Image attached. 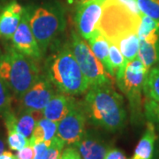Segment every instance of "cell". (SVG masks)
<instances>
[{
  "label": "cell",
  "instance_id": "31",
  "mask_svg": "<svg viewBox=\"0 0 159 159\" xmlns=\"http://www.w3.org/2000/svg\"><path fill=\"white\" fill-rule=\"evenodd\" d=\"M60 159H81L79 151L76 148L69 147L63 150Z\"/></svg>",
  "mask_w": 159,
  "mask_h": 159
},
{
  "label": "cell",
  "instance_id": "17",
  "mask_svg": "<svg viewBox=\"0 0 159 159\" xmlns=\"http://www.w3.org/2000/svg\"><path fill=\"white\" fill-rule=\"evenodd\" d=\"M57 122L43 118L36 121L34 132L29 138V143L34 144L35 142H44L51 143V140L56 136L57 129Z\"/></svg>",
  "mask_w": 159,
  "mask_h": 159
},
{
  "label": "cell",
  "instance_id": "1",
  "mask_svg": "<svg viewBox=\"0 0 159 159\" xmlns=\"http://www.w3.org/2000/svg\"><path fill=\"white\" fill-rule=\"evenodd\" d=\"M87 119L109 132H117L125 124L126 112L121 95L111 84L90 87L83 103Z\"/></svg>",
  "mask_w": 159,
  "mask_h": 159
},
{
  "label": "cell",
  "instance_id": "9",
  "mask_svg": "<svg viewBox=\"0 0 159 159\" xmlns=\"http://www.w3.org/2000/svg\"><path fill=\"white\" fill-rule=\"evenodd\" d=\"M103 2L104 0H92L79 3L75 23L80 35L83 39L89 41L99 31L98 24L102 17Z\"/></svg>",
  "mask_w": 159,
  "mask_h": 159
},
{
  "label": "cell",
  "instance_id": "18",
  "mask_svg": "<svg viewBox=\"0 0 159 159\" xmlns=\"http://www.w3.org/2000/svg\"><path fill=\"white\" fill-rule=\"evenodd\" d=\"M140 38L136 32L126 34L117 40L114 43L118 46L125 62L134 60L138 56L140 49Z\"/></svg>",
  "mask_w": 159,
  "mask_h": 159
},
{
  "label": "cell",
  "instance_id": "13",
  "mask_svg": "<svg viewBox=\"0 0 159 159\" xmlns=\"http://www.w3.org/2000/svg\"><path fill=\"white\" fill-rule=\"evenodd\" d=\"M74 146L82 159H104L110 148L102 139L87 131Z\"/></svg>",
  "mask_w": 159,
  "mask_h": 159
},
{
  "label": "cell",
  "instance_id": "11",
  "mask_svg": "<svg viewBox=\"0 0 159 159\" xmlns=\"http://www.w3.org/2000/svg\"><path fill=\"white\" fill-rule=\"evenodd\" d=\"M51 81L40 79L21 97L23 108L31 111H42L51 98L54 96Z\"/></svg>",
  "mask_w": 159,
  "mask_h": 159
},
{
  "label": "cell",
  "instance_id": "35",
  "mask_svg": "<svg viewBox=\"0 0 159 159\" xmlns=\"http://www.w3.org/2000/svg\"><path fill=\"white\" fill-rule=\"evenodd\" d=\"M154 159H159V148L157 149V155L154 157Z\"/></svg>",
  "mask_w": 159,
  "mask_h": 159
},
{
  "label": "cell",
  "instance_id": "34",
  "mask_svg": "<svg viewBox=\"0 0 159 159\" xmlns=\"http://www.w3.org/2000/svg\"><path fill=\"white\" fill-rule=\"evenodd\" d=\"M5 150V142L3 141V139L0 137V154L2 153Z\"/></svg>",
  "mask_w": 159,
  "mask_h": 159
},
{
  "label": "cell",
  "instance_id": "21",
  "mask_svg": "<svg viewBox=\"0 0 159 159\" xmlns=\"http://www.w3.org/2000/svg\"><path fill=\"white\" fill-rule=\"evenodd\" d=\"M143 93L149 100L159 102V66L157 65L148 71Z\"/></svg>",
  "mask_w": 159,
  "mask_h": 159
},
{
  "label": "cell",
  "instance_id": "28",
  "mask_svg": "<svg viewBox=\"0 0 159 159\" xmlns=\"http://www.w3.org/2000/svg\"><path fill=\"white\" fill-rule=\"evenodd\" d=\"M51 143L48 142H35L33 144L34 147V158L33 159H43L45 157V155L47 153L48 148L50 146Z\"/></svg>",
  "mask_w": 159,
  "mask_h": 159
},
{
  "label": "cell",
  "instance_id": "26",
  "mask_svg": "<svg viewBox=\"0 0 159 159\" xmlns=\"http://www.w3.org/2000/svg\"><path fill=\"white\" fill-rule=\"evenodd\" d=\"M64 147H65V143L61 140H59L57 136H55L51 140L45 157L43 159H60Z\"/></svg>",
  "mask_w": 159,
  "mask_h": 159
},
{
  "label": "cell",
  "instance_id": "7",
  "mask_svg": "<svg viewBox=\"0 0 159 159\" xmlns=\"http://www.w3.org/2000/svg\"><path fill=\"white\" fill-rule=\"evenodd\" d=\"M72 51L89 87L111 84L110 74L91 51L89 45L76 33L72 34Z\"/></svg>",
  "mask_w": 159,
  "mask_h": 159
},
{
  "label": "cell",
  "instance_id": "2",
  "mask_svg": "<svg viewBox=\"0 0 159 159\" xmlns=\"http://www.w3.org/2000/svg\"><path fill=\"white\" fill-rule=\"evenodd\" d=\"M0 79L21 97L39 80V69L32 57L8 48L0 57Z\"/></svg>",
  "mask_w": 159,
  "mask_h": 159
},
{
  "label": "cell",
  "instance_id": "3",
  "mask_svg": "<svg viewBox=\"0 0 159 159\" xmlns=\"http://www.w3.org/2000/svg\"><path fill=\"white\" fill-rule=\"evenodd\" d=\"M48 75L51 83L67 95L82 94L89 87L72 49L68 47L63 48L51 57Z\"/></svg>",
  "mask_w": 159,
  "mask_h": 159
},
{
  "label": "cell",
  "instance_id": "25",
  "mask_svg": "<svg viewBox=\"0 0 159 159\" xmlns=\"http://www.w3.org/2000/svg\"><path fill=\"white\" fill-rule=\"evenodd\" d=\"M144 114L146 119L159 129V102L147 99L144 103Z\"/></svg>",
  "mask_w": 159,
  "mask_h": 159
},
{
  "label": "cell",
  "instance_id": "14",
  "mask_svg": "<svg viewBox=\"0 0 159 159\" xmlns=\"http://www.w3.org/2000/svg\"><path fill=\"white\" fill-rule=\"evenodd\" d=\"M74 104V98L70 97V95L65 93L55 94L42 110V114L43 118L58 123L66 117Z\"/></svg>",
  "mask_w": 159,
  "mask_h": 159
},
{
  "label": "cell",
  "instance_id": "6",
  "mask_svg": "<svg viewBox=\"0 0 159 159\" xmlns=\"http://www.w3.org/2000/svg\"><path fill=\"white\" fill-rule=\"evenodd\" d=\"M148 73L137 57L126 63L124 74L117 80L120 89L129 101L132 115L135 121H138L142 116V95Z\"/></svg>",
  "mask_w": 159,
  "mask_h": 159
},
{
  "label": "cell",
  "instance_id": "12",
  "mask_svg": "<svg viewBox=\"0 0 159 159\" xmlns=\"http://www.w3.org/2000/svg\"><path fill=\"white\" fill-rule=\"evenodd\" d=\"M24 8L16 1H11L0 9V37L11 39L21 20Z\"/></svg>",
  "mask_w": 159,
  "mask_h": 159
},
{
  "label": "cell",
  "instance_id": "30",
  "mask_svg": "<svg viewBox=\"0 0 159 159\" xmlns=\"http://www.w3.org/2000/svg\"><path fill=\"white\" fill-rule=\"evenodd\" d=\"M120 4H122L125 6V8H127L131 12H133L134 14L136 15H142V11H140V8L138 6L136 0H118Z\"/></svg>",
  "mask_w": 159,
  "mask_h": 159
},
{
  "label": "cell",
  "instance_id": "5",
  "mask_svg": "<svg viewBox=\"0 0 159 159\" xmlns=\"http://www.w3.org/2000/svg\"><path fill=\"white\" fill-rule=\"evenodd\" d=\"M29 23L41 51L43 52L60 31L63 25V13L58 6H39L29 11Z\"/></svg>",
  "mask_w": 159,
  "mask_h": 159
},
{
  "label": "cell",
  "instance_id": "33",
  "mask_svg": "<svg viewBox=\"0 0 159 159\" xmlns=\"http://www.w3.org/2000/svg\"><path fill=\"white\" fill-rule=\"evenodd\" d=\"M0 159H17L11 151H3L0 154Z\"/></svg>",
  "mask_w": 159,
  "mask_h": 159
},
{
  "label": "cell",
  "instance_id": "10",
  "mask_svg": "<svg viewBox=\"0 0 159 159\" xmlns=\"http://www.w3.org/2000/svg\"><path fill=\"white\" fill-rule=\"evenodd\" d=\"M29 16V11L24 9L21 20L11 37V43L13 48L18 51L34 59H39L42 51L30 29Z\"/></svg>",
  "mask_w": 159,
  "mask_h": 159
},
{
  "label": "cell",
  "instance_id": "23",
  "mask_svg": "<svg viewBox=\"0 0 159 159\" xmlns=\"http://www.w3.org/2000/svg\"><path fill=\"white\" fill-rule=\"evenodd\" d=\"M109 54H110V62L113 73L117 80H119L124 74L126 62L120 52L118 46L113 43H109Z\"/></svg>",
  "mask_w": 159,
  "mask_h": 159
},
{
  "label": "cell",
  "instance_id": "32",
  "mask_svg": "<svg viewBox=\"0 0 159 159\" xmlns=\"http://www.w3.org/2000/svg\"><path fill=\"white\" fill-rule=\"evenodd\" d=\"M104 159H127L125 155L119 148H109Z\"/></svg>",
  "mask_w": 159,
  "mask_h": 159
},
{
  "label": "cell",
  "instance_id": "27",
  "mask_svg": "<svg viewBox=\"0 0 159 159\" xmlns=\"http://www.w3.org/2000/svg\"><path fill=\"white\" fill-rule=\"evenodd\" d=\"M11 103V96L8 87L0 79V112H6L9 110Z\"/></svg>",
  "mask_w": 159,
  "mask_h": 159
},
{
  "label": "cell",
  "instance_id": "8",
  "mask_svg": "<svg viewBox=\"0 0 159 159\" xmlns=\"http://www.w3.org/2000/svg\"><path fill=\"white\" fill-rule=\"evenodd\" d=\"M87 116L83 106L76 102L66 117L57 124L56 136L65 145H75L86 133Z\"/></svg>",
  "mask_w": 159,
  "mask_h": 159
},
{
  "label": "cell",
  "instance_id": "20",
  "mask_svg": "<svg viewBox=\"0 0 159 159\" xmlns=\"http://www.w3.org/2000/svg\"><path fill=\"white\" fill-rule=\"evenodd\" d=\"M137 57L142 61L146 69L149 71L159 62V42L151 43L144 40H141Z\"/></svg>",
  "mask_w": 159,
  "mask_h": 159
},
{
  "label": "cell",
  "instance_id": "19",
  "mask_svg": "<svg viewBox=\"0 0 159 159\" xmlns=\"http://www.w3.org/2000/svg\"><path fill=\"white\" fill-rule=\"evenodd\" d=\"M137 34L140 40L155 43L159 42V20L142 14L137 29Z\"/></svg>",
  "mask_w": 159,
  "mask_h": 159
},
{
  "label": "cell",
  "instance_id": "4",
  "mask_svg": "<svg viewBox=\"0 0 159 159\" xmlns=\"http://www.w3.org/2000/svg\"><path fill=\"white\" fill-rule=\"evenodd\" d=\"M142 15L131 12L118 0H104L98 30L109 43H115L121 36L136 32Z\"/></svg>",
  "mask_w": 159,
  "mask_h": 159
},
{
  "label": "cell",
  "instance_id": "29",
  "mask_svg": "<svg viewBox=\"0 0 159 159\" xmlns=\"http://www.w3.org/2000/svg\"><path fill=\"white\" fill-rule=\"evenodd\" d=\"M34 147L32 144H28L24 148L18 150L16 154L17 159H33L34 158Z\"/></svg>",
  "mask_w": 159,
  "mask_h": 159
},
{
  "label": "cell",
  "instance_id": "37",
  "mask_svg": "<svg viewBox=\"0 0 159 159\" xmlns=\"http://www.w3.org/2000/svg\"><path fill=\"white\" fill-rule=\"evenodd\" d=\"M1 1H2V0H0V3H1Z\"/></svg>",
  "mask_w": 159,
  "mask_h": 159
},
{
  "label": "cell",
  "instance_id": "15",
  "mask_svg": "<svg viewBox=\"0 0 159 159\" xmlns=\"http://www.w3.org/2000/svg\"><path fill=\"white\" fill-rule=\"evenodd\" d=\"M157 127L152 122L146 123V128L129 159H154L157 141Z\"/></svg>",
  "mask_w": 159,
  "mask_h": 159
},
{
  "label": "cell",
  "instance_id": "24",
  "mask_svg": "<svg viewBox=\"0 0 159 159\" xmlns=\"http://www.w3.org/2000/svg\"><path fill=\"white\" fill-rule=\"evenodd\" d=\"M142 14L159 20V0H136Z\"/></svg>",
  "mask_w": 159,
  "mask_h": 159
},
{
  "label": "cell",
  "instance_id": "22",
  "mask_svg": "<svg viewBox=\"0 0 159 159\" xmlns=\"http://www.w3.org/2000/svg\"><path fill=\"white\" fill-rule=\"evenodd\" d=\"M36 112L38 111H31L25 110V111L20 114L19 117L16 116V128L28 139L31 137L34 132V126L37 121L34 116Z\"/></svg>",
  "mask_w": 159,
  "mask_h": 159
},
{
  "label": "cell",
  "instance_id": "36",
  "mask_svg": "<svg viewBox=\"0 0 159 159\" xmlns=\"http://www.w3.org/2000/svg\"><path fill=\"white\" fill-rule=\"evenodd\" d=\"M89 1H92V0H80L79 3H84V2H89Z\"/></svg>",
  "mask_w": 159,
  "mask_h": 159
},
{
  "label": "cell",
  "instance_id": "16",
  "mask_svg": "<svg viewBox=\"0 0 159 159\" xmlns=\"http://www.w3.org/2000/svg\"><path fill=\"white\" fill-rule=\"evenodd\" d=\"M89 43V47L94 55L102 63L105 70L111 77H113L112 69L110 62L109 54V42L99 31L92 38L88 41Z\"/></svg>",
  "mask_w": 159,
  "mask_h": 159
}]
</instances>
